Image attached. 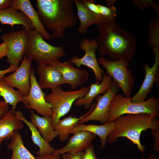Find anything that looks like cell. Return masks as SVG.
Masks as SVG:
<instances>
[{
  "label": "cell",
  "mask_w": 159,
  "mask_h": 159,
  "mask_svg": "<svg viewBox=\"0 0 159 159\" xmlns=\"http://www.w3.org/2000/svg\"><path fill=\"white\" fill-rule=\"evenodd\" d=\"M16 11L20 10L29 18L34 29L39 32L44 39H51V34L41 22L37 13L29 0H13L11 7Z\"/></svg>",
  "instance_id": "cell-16"
},
{
  "label": "cell",
  "mask_w": 159,
  "mask_h": 159,
  "mask_svg": "<svg viewBox=\"0 0 159 159\" xmlns=\"http://www.w3.org/2000/svg\"><path fill=\"white\" fill-rule=\"evenodd\" d=\"M28 35L25 55L37 62L39 64L50 65L60 61L66 53L61 46L52 45L44 40L35 29L28 31Z\"/></svg>",
  "instance_id": "cell-4"
},
{
  "label": "cell",
  "mask_w": 159,
  "mask_h": 159,
  "mask_svg": "<svg viewBox=\"0 0 159 159\" xmlns=\"http://www.w3.org/2000/svg\"><path fill=\"white\" fill-rule=\"evenodd\" d=\"M77 10V15L80 23L78 30L82 34L86 33L90 25H96L105 21L101 15H97L87 9L84 5L78 0H73Z\"/></svg>",
  "instance_id": "cell-20"
},
{
  "label": "cell",
  "mask_w": 159,
  "mask_h": 159,
  "mask_svg": "<svg viewBox=\"0 0 159 159\" xmlns=\"http://www.w3.org/2000/svg\"><path fill=\"white\" fill-rule=\"evenodd\" d=\"M9 105L4 101L0 104V119L3 117L9 110Z\"/></svg>",
  "instance_id": "cell-35"
},
{
  "label": "cell",
  "mask_w": 159,
  "mask_h": 159,
  "mask_svg": "<svg viewBox=\"0 0 159 159\" xmlns=\"http://www.w3.org/2000/svg\"><path fill=\"white\" fill-rule=\"evenodd\" d=\"M18 68L14 66L10 65L9 67L7 68L4 70H0V79L4 77L5 75L7 73L11 72H14Z\"/></svg>",
  "instance_id": "cell-37"
},
{
  "label": "cell",
  "mask_w": 159,
  "mask_h": 159,
  "mask_svg": "<svg viewBox=\"0 0 159 159\" xmlns=\"http://www.w3.org/2000/svg\"><path fill=\"white\" fill-rule=\"evenodd\" d=\"M8 144L7 148L12 151L10 159H37L24 145L21 135L18 131H15Z\"/></svg>",
  "instance_id": "cell-26"
},
{
  "label": "cell",
  "mask_w": 159,
  "mask_h": 159,
  "mask_svg": "<svg viewBox=\"0 0 159 159\" xmlns=\"http://www.w3.org/2000/svg\"><path fill=\"white\" fill-rule=\"evenodd\" d=\"M36 11L45 27L51 32V39L64 38L69 28L76 26L77 15L73 0H37Z\"/></svg>",
  "instance_id": "cell-2"
},
{
  "label": "cell",
  "mask_w": 159,
  "mask_h": 159,
  "mask_svg": "<svg viewBox=\"0 0 159 159\" xmlns=\"http://www.w3.org/2000/svg\"><path fill=\"white\" fill-rule=\"evenodd\" d=\"M94 108L95 106L92 105L88 112L79 118L71 115L59 120L53 125V127L56 133L59 136L60 140L63 142L67 141L70 131L75 126L82 118L89 115Z\"/></svg>",
  "instance_id": "cell-25"
},
{
  "label": "cell",
  "mask_w": 159,
  "mask_h": 159,
  "mask_svg": "<svg viewBox=\"0 0 159 159\" xmlns=\"http://www.w3.org/2000/svg\"><path fill=\"white\" fill-rule=\"evenodd\" d=\"M146 159H159V158L154 154H152L150 155Z\"/></svg>",
  "instance_id": "cell-40"
},
{
  "label": "cell",
  "mask_w": 159,
  "mask_h": 159,
  "mask_svg": "<svg viewBox=\"0 0 159 159\" xmlns=\"http://www.w3.org/2000/svg\"><path fill=\"white\" fill-rule=\"evenodd\" d=\"M112 81L111 77L104 73L101 83L96 81L95 83L91 84L88 92L82 98L76 100L74 103V105L77 106H83L85 109H89L96 96L101 94H104L107 92Z\"/></svg>",
  "instance_id": "cell-18"
},
{
  "label": "cell",
  "mask_w": 159,
  "mask_h": 159,
  "mask_svg": "<svg viewBox=\"0 0 159 159\" xmlns=\"http://www.w3.org/2000/svg\"><path fill=\"white\" fill-rule=\"evenodd\" d=\"M105 1L107 7H112L114 6V4L117 1L115 0H106Z\"/></svg>",
  "instance_id": "cell-39"
},
{
  "label": "cell",
  "mask_w": 159,
  "mask_h": 159,
  "mask_svg": "<svg viewBox=\"0 0 159 159\" xmlns=\"http://www.w3.org/2000/svg\"><path fill=\"white\" fill-rule=\"evenodd\" d=\"M0 96L4 99V102L12 106L11 110L16 111V105L21 102L26 104L24 99V95L19 90L14 89V87L4 83L2 78L0 79Z\"/></svg>",
  "instance_id": "cell-27"
},
{
  "label": "cell",
  "mask_w": 159,
  "mask_h": 159,
  "mask_svg": "<svg viewBox=\"0 0 159 159\" xmlns=\"http://www.w3.org/2000/svg\"><path fill=\"white\" fill-rule=\"evenodd\" d=\"M4 102V101L2 100H0V104Z\"/></svg>",
  "instance_id": "cell-41"
},
{
  "label": "cell",
  "mask_w": 159,
  "mask_h": 159,
  "mask_svg": "<svg viewBox=\"0 0 159 159\" xmlns=\"http://www.w3.org/2000/svg\"><path fill=\"white\" fill-rule=\"evenodd\" d=\"M153 50L155 55L154 64L151 67L147 63L143 65V68L145 72V77L138 92L131 97L132 102H139L146 100L148 95L153 90L154 83L159 88V49L153 47Z\"/></svg>",
  "instance_id": "cell-12"
},
{
  "label": "cell",
  "mask_w": 159,
  "mask_h": 159,
  "mask_svg": "<svg viewBox=\"0 0 159 159\" xmlns=\"http://www.w3.org/2000/svg\"><path fill=\"white\" fill-rule=\"evenodd\" d=\"M89 89V86L83 87L75 90L64 91L60 86L46 95L45 100L51 106L53 126L61 117L69 112L75 101L84 97Z\"/></svg>",
  "instance_id": "cell-6"
},
{
  "label": "cell",
  "mask_w": 159,
  "mask_h": 159,
  "mask_svg": "<svg viewBox=\"0 0 159 159\" xmlns=\"http://www.w3.org/2000/svg\"><path fill=\"white\" fill-rule=\"evenodd\" d=\"M28 33L25 30L12 31L0 36L3 41L0 44L1 56H6L10 65L18 67L25 55Z\"/></svg>",
  "instance_id": "cell-8"
},
{
  "label": "cell",
  "mask_w": 159,
  "mask_h": 159,
  "mask_svg": "<svg viewBox=\"0 0 159 159\" xmlns=\"http://www.w3.org/2000/svg\"><path fill=\"white\" fill-rule=\"evenodd\" d=\"M117 83L112 80L111 85L107 92L102 95L96 96L94 100L96 101V106L88 115L82 118L79 124H83L89 121L95 120L102 124L108 122V115L112 101L119 90Z\"/></svg>",
  "instance_id": "cell-11"
},
{
  "label": "cell",
  "mask_w": 159,
  "mask_h": 159,
  "mask_svg": "<svg viewBox=\"0 0 159 159\" xmlns=\"http://www.w3.org/2000/svg\"><path fill=\"white\" fill-rule=\"evenodd\" d=\"M84 152L75 153H66L62 155V159H82Z\"/></svg>",
  "instance_id": "cell-33"
},
{
  "label": "cell",
  "mask_w": 159,
  "mask_h": 159,
  "mask_svg": "<svg viewBox=\"0 0 159 159\" xmlns=\"http://www.w3.org/2000/svg\"><path fill=\"white\" fill-rule=\"evenodd\" d=\"M134 4L139 9L143 10L152 6L156 10L159 17V6L153 1L150 0H132Z\"/></svg>",
  "instance_id": "cell-30"
},
{
  "label": "cell",
  "mask_w": 159,
  "mask_h": 159,
  "mask_svg": "<svg viewBox=\"0 0 159 159\" xmlns=\"http://www.w3.org/2000/svg\"><path fill=\"white\" fill-rule=\"evenodd\" d=\"M114 127V122H108L103 125H85L77 124L70 132V134L78 131L85 130L89 131L100 138L101 145L100 148L102 149L105 148L108 135L113 130Z\"/></svg>",
  "instance_id": "cell-23"
},
{
  "label": "cell",
  "mask_w": 159,
  "mask_h": 159,
  "mask_svg": "<svg viewBox=\"0 0 159 159\" xmlns=\"http://www.w3.org/2000/svg\"><path fill=\"white\" fill-rule=\"evenodd\" d=\"M82 159H100L96 157L95 148L92 143L84 150Z\"/></svg>",
  "instance_id": "cell-32"
},
{
  "label": "cell",
  "mask_w": 159,
  "mask_h": 159,
  "mask_svg": "<svg viewBox=\"0 0 159 159\" xmlns=\"http://www.w3.org/2000/svg\"><path fill=\"white\" fill-rule=\"evenodd\" d=\"M31 122L37 128L42 138L49 143L58 135L54 129L52 117H40L30 110Z\"/></svg>",
  "instance_id": "cell-24"
},
{
  "label": "cell",
  "mask_w": 159,
  "mask_h": 159,
  "mask_svg": "<svg viewBox=\"0 0 159 159\" xmlns=\"http://www.w3.org/2000/svg\"><path fill=\"white\" fill-rule=\"evenodd\" d=\"M69 139L67 144L60 149L54 150L53 154L60 155L67 153H75L84 151L96 137L87 131H76Z\"/></svg>",
  "instance_id": "cell-15"
},
{
  "label": "cell",
  "mask_w": 159,
  "mask_h": 159,
  "mask_svg": "<svg viewBox=\"0 0 159 159\" xmlns=\"http://www.w3.org/2000/svg\"><path fill=\"white\" fill-rule=\"evenodd\" d=\"M49 65L60 73L66 84L70 85L71 90H77L89 80V74L87 69L75 68L69 60Z\"/></svg>",
  "instance_id": "cell-13"
},
{
  "label": "cell",
  "mask_w": 159,
  "mask_h": 159,
  "mask_svg": "<svg viewBox=\"0 0 159 159\" xmlns=\"http://www.w3.org/2000/svg\"><path fill=\"white\" fill-rule=\"evenodd\" d=\"M80 2L88 9L93 13L97 15H101L97 4H95L94 1L82 0Z\"/></svg>",
  "instance_id": "cell-31"
},
{
  "label": "cell",
  "mask_w": 159,
  "mask_h": 159,
  "mask_svg": "<svg viewBox=\"0 0 159 159\" xmlns=\"http://www.w3.org/2000/svg\"><path fill=\"white\" fill-rule=\"evenodd\" d=\"M114 122V128L107 137V143L114 144L119 138L125 137L143 153L145 147L140 142L142 132L148 129H159V120L155 116L147 113L123 115Z\"/></svg>",
  "instance_id": "cell-3"
},
{
  "label": "cell",
  "mask_w": 159,
  "mask_h": 159,
  "mask_svg": "<svg viewBox=\"0 0 159 159\" xmlns=\"http://www.w3.org/2000/svg\"><path fill=\"white\" fill-rule=\"evenodd\" d=\"M151 133L154 141L153 150L154 152H158L159 151V129L152 130Z\"/></svg>",
  "instance_id": "cell-34"
},
{
  "label": "cell",
  "mask_w": 159,
  "mask_h": 159,
  "mask_svg": "<svg viewBox=\"0 0 159 159\" xmlns=\"http://www.w3.org/2000/svg\"><path fill=\"white\" fill-rule=\"evenodd\" d=\"M96 28L99 33L96 40L99 54L107 55L112 61L122 58L132 60L137 49L134 34L122 29L116 19L102 21Z\"/></svg>",
  "instance_id": "cell-1"
},
{
  "label": "cell",
  "mask_w": 159,
  "mask_h": 159,
  "mask_svg": "<svg viewBox=\"0 0 159 159\" xmlns=\"http://www.w3.org/2000/svg\"><path fill=\"white\" fill-rule=\"evenodd\" d=\"M148 44L159 49V18L154 17L149 22L148 28Z\"/></svg>",
  "instance_id": "cell-28"
},
{
  "label": "cell",
  "mask_w": 159,
  "mask_h": 159,
  "mask_svg": "<svg viewBox=\"0 0 159 159\" xmlns=\"http://www.w3.org/2000/svg\"><path fill=\"white\" fill-rule=\"evenodd\" d=\"M130 97H126L121 93H117L111 104L108 115V122L114 121L125 114L147 113L156 117L159 116V99L150 97L139 102L132 101Z\"/></svg>",
  "instance_id": "cell-5"
},
{
  "label": "cell",
  "mask_w": 159,
  "mask_h": 159,
  "mask_svg": "<svg viewBox=\"0 0 159 159\" xmlns=\"http://www.w3.org/2000/svg\"><path fill=\"white\" fill-rule=\"evenodd\" d=\"M79 44L80 49L85 52L84 55L80 58L73 56L69 61L78 67L85 65L90 68L93 72L96 81L101 82L105 71L99 66L96 58V51L98 49V44L96 39L90 40L87 38H82Z\"/></svg>",
  "instance_id": "cell-9"
},
{
  "label": "cell",
  "mask_w": 159,
  "mask_h": 159,
  "mask_svg": "<svg viewBox=\"0 0 159 159\" xmlns=\"http://www.w3.org/2000/svg\"><path fill=\"white\" fill-rule=\"evenodd\" d=\"M0 22L2 25H10L12 28L15 25H21L27 31L34 29L32 22L27 16L12 7L0 10Z\"/></svg>",
  "instance_id": "cell-21"
},
{
  "label": "cell",
  "mask_w": 159,
  "mask_h": 159,
  "mask_svg": "<svg viewBox=\"0 0 159 159\" xmlns=\"http://www.w3.org/2000/svg\"><path fill=\"white\" fill-rule=\"evenodd\" d=\"M30 89L27 95L24 97L26 103L24 107L34 110L43 116L52 117L51 106L45 100L46 95L40 87L34 75V70L32 67L30 69Z\"/></svg>",
  "instance_id": "cell-10"
},
{
  "label": "cell",
  "mask_w": 159,
  "mask_h": 159,
  "mask_svg": "<svg viewBox=\"0 0 159 159\" xmlns=\"http://www.w3.org/2000/svg\"><path fill=\"white\" fill-rule=\"evenodd\" d=\"M15 111L9 110L0 119V146L5 140L11 139L15 131L21 130L24 127L23 122L15 115Z\"/></svg>",
  "instance_id": "cell-19"
},
{
  "label": "cell",
  "mask_w": 159,
  "mask_h": 159,
  "mask_svg": "<svg viewBox=\"0 0 159 159\" xmlns=\"http://www.w3.org/2000/svg\"><path fill=\"white\" fill-rule=\"evenodd\" d=\"M32 61L24 55L17 69L10 75L2 78L4 83L17 88L24 96L27 95L30 89V72Z\"/></svg>",
  "instance_id": "cell-14"
},
{
  "label": "cell",
  "mask_w": 159,
  "mask_h": 159,
  "mask_svg": "<svg viewBox=\"0 0 159 159\" xmlns=\"http://www.w3.org/2000/svg\"><path fill=\"white\" fill-rule=\"evenodd\" d=\"M37 71L39 78L38 84L42 89L52 90L66 84L60 73L49 65L39 64Z\"/></svg>",
  "instance_id": "cell-17"
},
{
  "label": "cell",
  "mask_w": 159,
  "mask_h": 159,
  "mask_svg": "<svg viewBox=\"0 0 159 159\" xmlns=\"http://www.w3.org/2000/svg\"><path fill=\"white\" fill-rule=\"evenodd\" d=\"M14 114L18 119L26 124L30 130L32 142L39 148V150L35 152L37 156L53 154L55 149L50 145L49 142L43 139L37 128L24 117L22 113L19 111H15Z\"/></svg>",
  "instance_id": "cell-22"
},
{
  "label": "cell",
  "mask_w": 159,
  "mask_h": 159,
  "mask_svg": "<svg viewBox=\"0 0 159 159\" xmlns=\"http://www.w3.org/2000/svg\"><path fill=\"white\" fill-rule=\"evenodd\" d=\"M100 15L105 21H111L116 19L117 10L115 7H108L97 4Z\"/></svg>",
  "instance_id": "cell-29"
},
{
  "label": "cell",
  "mask_w": 159,
  "mask_h": 159,
  "mask_svg": "<svg viewBox=\"0 0 159 159\" xmlns=\"http://www.w3.org/2000/svg\"><path fill=\"white\" fill-rule=\"evenodd\" d=\"M97 60L98 64L105 69L106 74L113 78L121 89L124 96L130 97L135 77L132 69L128 68L130 61L126 58L112 61L103 56L98 57Z\"/></svg>",
  "instance_id": "cell-7"
},
{
  "label": "cell",
  "mask_w": 159,
  "mask_h": 159,
  "mask_svg": "<svg viewBox=\"0 0 159 159\" xmlns=\"http://www.w3.org/2000/svg\"><path fill=\"white\" fill-rule=\"evenodd\" d=\"M13 2V0H0V10L11 7Z\"/></svg>",
  "instance_id": "cell-36"
},
{
  "label": "cell",
  "mask_w": 159,
  "mask_h": 159,
  "mask_svg": "<svg viewBox=\"0 0 159 159\" xmlns=\"http://www.w3.org/2000/svg\"><path fill=\"white\" fill-rule=\"evenodd\" d=\"M60 155L55 154H47L41 156H37V159H62L60 158Z\"/></svg>",
  "instance_id": "cell-38"
}]
</instances>
